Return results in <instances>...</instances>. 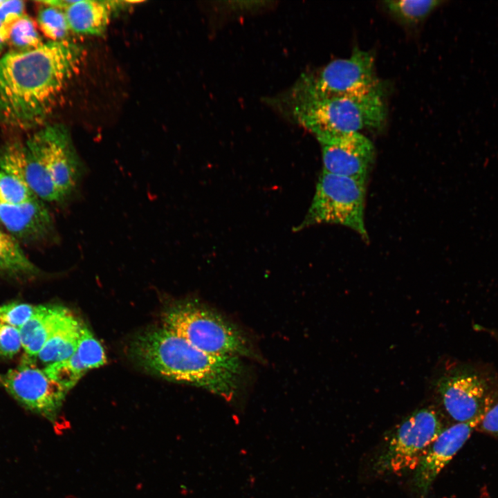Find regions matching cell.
I'll return each mask as SVG.
<instances>
[{
    "instance_id": "6da1fadb",
    "label": "cell",
    "mask_w": 498,
    "mask_h": 498,
    "mask_svg": "<svg viewBox=\"0 0 498 498\" xmlns=\"http://www.w3.org/2000/svg\"><path fill=\"white\" fill-rule=\"evenodd\" d=\"M83 49L68 40L0 57V122L17 128L40 124L77 71Z\"/></svg>"
},
{
    "instance_id": "7a4b0ae2",
    "label": "cell",
    "mask_w": 498,
    "mask_h": 498,
    "mask_svg": "<svg viewBox=\"0 0 498 498\" xmlns=\"http://www.w3.org/2000/svg\"><path fill=\"white\" fill-rule=\"evenodd\" d=\"M129 352L145 369L203 387L227 401L237 393L242 374L239 357L210 354L163 326L137 335Z\"/></svg>"
},
{
    "instance_id": "3957f363",
    "label": "cell",
    "mask_w": 498,
    "mask_h": 498,
    "mask_svg": "<svg viewBox=\"0 0 498 498\" xmlns=\"http://www.w3.org/2000/svg\"><path fill=\"white\" fill-rule=\"evenodd\" d=\"M267 101L284 116L314 134L317 140L377 129L386 118L379 88L343 95H293L284 91Z\"/></svg>"
},
{
    "instance_id": "277c9868",
    "label": "cell",
    "mask_w": 498,
    "mask_h": 498,
    "mask_svg": "<svg viewBox=\"0 0 498 498\" xmlns=\"http://www.w3.org/2000/svg\"><path fill=\"white\" fill-rule=\"evenodd\" d=\"M163 327L199 349L214 356L251 354L240 330L216 311L194 301L182 302L163 314Z\"/></svg>"
},
{
    "instance_id": "5b68a950",
    "label": "cell",
    "mask_w": 498,
    "mask_h": 498,
    "mask_svg": "<svg viewBox=\"0 0 498 498\" xmlns=\"http://www.w3.org/2000/svg\"><path fill=\"white\" fill-rule=\"evenodd\" d=\"M365 183L364 179L322 172L311 206L293 231L318 224H336L351 228L367 241L364 219Z\"/></svg>"
},
{
    "instance_id": "8992f818",
    "label": "cell",
    "mask_w": 498,
    "mask_h": 498,
    "mask_svg": "<svg viewBox=\"0 0 498 498\" xmlns=\"http://www.w3.org/2000/svg\"><path fill=\"white\" fill-rule=\"evenodd\" d=\"M378 88L373 55L356 47L350 57L331 61L316 71L303 73L286 93L293 95H343Z\"/></svg>"
},
{
    "instance_id": "52a82bcc",
    "label": "cell",
    "mask_w": 498,
    "mask_h": 498,
    "mask_svg": "<svg viewBox=\"0 0 498 498\" xmlns=\"http://www.w3.org/2000/svg\"><path fill=\"white\" fill-rule=\"evenodd\" d=\"M26 144L55 187L63 204L73 199L86 172L65 128L56 125L44 127Z\"/></svg>"
},
{
    "instance_id": "ba28073f",
    "label": "cell",
    "mask_w": 498,
    "mask_h": 498,
    "mask_svg": "<svg viewBox=\"0 0 498 498\" xmlns=\"http://www.w3.org/2000/svg\"><path fill=\"white\" fill-rule=\"evenodd\" d=\"M442 431L433 409L423 408L414 412L398 425L385 443L375 459L374 470L390 473L416 468Z\"/></svg>"
},
{
    "instance_id": "9c48e42d",
    "label": "cell",
    "mask_w": 498,
    "mask_h": 498,
    "mask_svg": "<svg viewBox=\"0 0 498 498\" xmlns=\"http://www.w3.org/2000/svg\"><path fill=\"white\" fill-rule=\"evenodd\" d=\"M0 386L25 408L48 418L57 414L68 392L24 357L18 367L0 373Z\"/></svg>"
},
{
    "instance_id": "30bf717a",
    "label": "cell",
    "mask_w": 498,
    "mask_h": 498,
    "mask_svg": "<svg viewBox=\"0 0 498 498\" xmlns=\"http://www.w3.org/2000/svg\"><path fill=\"white\" fill-rule=\"evenodd\" d=\"M322 147L323 172L366 180L374 158L371 141L361 133L317 139Z\"/></svg>"
},
{
    "instance_id": "8fae6325",
    "label": "cell",
    "mask_w": 498,
    "mask_h": 498,
    "mask_svg": "<svg viewBox=\"0 0 498 498\" xmlns=\"http://www.w3.org/2000/svg\"><path fill=\"white\" fill-rule=\"evenodd\" d=\"M486 412L469 421L458 423L443 430L432 443L416 466L413 479L414 490L419 497L427 495L436 476L467 441Z\"/></svg>"
},
{
    "instance_id": "7c38bea8",
    "label": "cell",
    "mask_w": 498,
    "mask_h": 498,
    "mask_svg": "<svg viewBox=\"0 0 498 498\" xmlns=\"http://www.w3.org/2000/svg\"><path fill=\"white\" fill-rule=\"evenodd\" d=\"M438 391L446 411L459 423L469 421L490 407L486 384L475 374L443 378L438 382Z\"/></svg>"
},
{
    "instance_id": "4fadbf2b",
    "label": "cell",
    "mask_w": 498,
    "mask_h": 498,
    "mask_svg": "<svg viewBox=\"0 0 498 498\" xmlns=\"http://www.w3.org/2000/svg\"><path fill=\"white\" fill-rule=\"evenodd\" d=\"M0 222L17 240L37 243L56 239L53 219L37 197L20 204L1 203Z\"/></svg>"
},
{
    "instance_id": "5bb4252c",
    "label": "cell",
    "mask_w": 498,
    "mask_h": 498,
    "mask_svg": "<svg viewBox=\"0 0 498 498\" xmlns=\"http://www.w3.org/2000/svg\"><path fill=\"white\" fill-rule=\"evenodd\" d=\"M0 170L21 181L43 201L63 204L55 187L26 142H12L0 149Z\"/></svg>"
},
{
    "instance_id": "9a60e30c",
    "label": "cell",
    "mask_w": 498,
    "mask_h": 498,
    "mask_svg": "<svg viewBox=\"0 0 498 498\" xmlns=\"http://www.w3.org/2000/svg\"><path fill=\"white\" fill-rule=\"evenodd\" d=\"M126 1L76 0L65 10L70 31L86 35H102L113 11L122 7Z\"/></svg>"
},
{
    "instance_id": "2e32d148",
    "label": "cell",
    "mask_w": 498,
    "mask_h": 498,
    "mask_svg": "<svg viewBox=\"0 0 498 498\" xmlns=\"http://www.w3.org/2000/svg\"><path fill=\"white\" fill-rule=\"evenodd\" d=\"M70 313L60 306H37L35 313L19 329L24 358L35 362L46 341Z\"/></svg>"
},
{
    "instance_id": "e0dca14e",
    "label": "cell",
    "mask_w": 498,
    "mask_h": 498,
    "mask_svg": "<svg viewBox=\"0 0 498 498\" xmlns=\"http://www.w3.org/2000/svg\"><path fill=\"white\" fill-rule=\"evenodd\" d=\"M82 327L71 313L68 314L43 346L37 359L45 367L68 359L77 349Z\"/></svg>"
},
{
    "instance_id": "ac0fdd59",
    "label": "cell",
    "mask_w": 498,
    "mask_h": 498,
    "mask_svg": "<svg viewBox=\"0 0 498 498\" xmlns=\"http://www.w3.org/2000/svg\"><path fill=\"white\" fill-rule=\"evenodd\" d=\"M39 273V269L26 255L17 240L0 230V274L32 277Z\"/></svg>"
},
{
    "instance_id": "d6986e66",
    "label": "cell",
    "mask_w": 498,
    "mask_h": 498,
    "mask_svg": "<svg viewBox=\"0 0 498 498\" xmlns=\"http://www.w3.org/2000/svg\"><path fill=\"white\" fill-rule=\"evenodd\" d=\"M445 1L440 0H391L383 2L389 12L400 22L416 25Z\"/></svg>"
},
{
    "instance_id": "ffe728a7",
    "label": "cell",
    "mask_w": 498,
    "mask_h": 498,
    "mask_svg": "<svg viewBox=\"0 0 498 498\" xmlns=\"http://www.w3.org/2000/svg\"><path fill=\"white\" fill-rule=\"evenodd\" d=\"M37 15L39 27L50 41L66 40L70 32L64 10L43 5Z\"/></svg>"
},
{
    "instance_id": "44dd1931",
    "label": "cell",
    "mask_w": 498,
    "mask_h": 498,
    "mask_svg": "<svg viewBox=\"0 0 498 498\" xmlns=\"http://www.w3.org/2000/svg\"><path fill=\"white\" fill-rule=\"evenodd\" d=\"M75 356L86 371L101 367L107 362V356L101 343L83 326Z\"/></svg>"
},
{
    "instance_id": "7402d4cb",
    "label": "cell",
    "mask_w": 498,
    "mask_h": 498,
    "mask_svg": "<svg viewBox=\"0 0 498 498\" xmlns=\"http://www.w3.org/2000/svg\"><path fill=\"white\" fill-rule=\"evenodd\" d=\"M8 42L18 51L35 48L43 43L35 21L26 15L11 26Z\"/></svg>"
},
{
    "instance_id": "603a6c76",
    "label": "cell",
    "mask_w": 498,
    "mask_h": 498,
    "mask_svg": "<svg viewBox=\"0 0 498 498\" xmlns=\"http://www.w3.org/2000/svg\"><path fill=\"white\" fill-rule=\"evenodd\" d=\"M37 197L21 181L0 170V204H20Z\"/></svg>"
},
{
    "instance_id": "cb8c5ba5",
    "label": "cell",
    "mask_w": 498,
    "mask_h": 498,
    "mask_svg": "<svg viewBox=\"0 0 498 498\" xmlns=\"http://www.w3.org/2000/svg\"><path fill=\"white\" fill-rule=\"evenodd\" d=\"M37 306L10 302L0 306V321L17 329L22 327L35 313Z\"/></svg>"
},
{
    "instance_id": "d4e9b609",
    "label": "cell",
    "mask_w": 498,
    "mask_h": 498,
    "mask_svg": "<svg viewBox=\"0 0 498 498\" xmlns=\"http://www.w3.org/2000/svg\"><path fill=\"white\" fill-rule=\"evenodd\" d=\"M21 348L19 329L0 321V358H11Z\"/></svg>"
},
{
    "instance_id": "484cf974",
    "label": "cell",
    "mask_w": 498,
    "mask_h": 498,
    "mask_svg": "<svg viewBox=\"0 0 498 498\" xmlns=\"http://www.w3.org/2000/svg\"><path fill=\"white\" fill-rule=\"evenodd\" d=\"M25 3L22 1L5 0L0 7V23L11 27L25 15Z\"/></svg>"
},
{
    "instance_id": "4316f807",
    "label": "cell",
    "mask_w": 498,
    "mask_h": 498,
    "mask_svg": "<svg viewBox=\"0 0 498 498\" xmlns=\"http://www.w3.org/2000/svg\"><path fill=\"white\" fill-rule=\"evenodd\" d=\"M478 426L487 432L498 434V403L490 405Z\"/></svg>"
},
{
    "instance_id": "83f0119b",
    "label": "cell",
    "mask_w": 498,
    "mask_h": 498,
    "mask_svg": "<svg viewBox=\"0 0 498 498\" xmlns=\"http://www.w3.org/2000/svg\"><path fill=\"white\" fill-rule=\"evenodd\" d=\"M10 28L11 27L0 23V51H1L6 44L8 43Z\"/></svg>"
},
{
    "instance_id": "f1b7e54d",
    "label": "cell",
    "mask_w": 498,
    "mask_h": 498,
    "mask_svg": "<svg viewBox=\"0 0 498 498\" xmlns=\"http://www.w3.org/2000/svg\"><path fill=\"white\" fill-rule=\"evenodd\" d=\"M4 1H5V0H0V7L3 5Z\"/></svg>"
},
{
    "instance_id": "f546056e",
    "label": "cell",
    "mask_w": 498,
    "mask_h": 498,
    "mask_svg": "<svg viewBox=\"0 0 498 498\" xmlns=\"http://www.w3.org/2000/svg\"><path fill=\"white\" fill-rule=\"evenodd\" d=\"M497 339H498V335L497 336Z\"/></svg>"
}]
</instances>
